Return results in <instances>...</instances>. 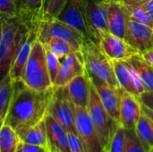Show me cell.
<instances>
[{
  "label": "cell",
  "instance_id": "6da1fadb",
  "mask_svg": "<svg viewBox=\"0 0 153 152\" xmlns=\"http://www.w3.org/2000/svg\"><path fill=\"white\" fill-rule=\"evenodd\" d=\"M53 87L37 91L26 86L21 80L13 81V92L4 121L18 134L36 125L44 119Z\"/></svg>",
  "mask_w": 153,
  "mask_h": 152
},
{
  "label": "cell",
  "instance_id": "7a4b0ae2",
  "mask_svg": "<svg viewBox=\"0 0 153 152\" xmlns=\"http://www.w3.org/2000/svg\"><path fill=\"white\" fill-rule=\"evenodd\" d=\"M21 81L37 91H45L53 87L47 66L46 48L38 39L32 45Z\"/></svg>",
  "mask_w": 153,
  "mask_h": 152
},
{
  "label": "cell",
  "instance_id": "3957f363",
  "mask_svg": "<svg viewBox=\"0 0 153 152\" xmlns=\"http://www.w3.org/2000/svg\"><path fill=\"white\" fill-rule=\"evenodd\" d=\"M31 28L17 17L3 22V37L0 42V82L10 73L14 55L26 33Z\"/></svg>",
  "mask_w": 153,
  "mask_h": 152
},
{
  "label": "cell",
  "instance_id": "277c9868",
  "mask_svg": "<svg viewBox=\"0 0 153 152\" xmlns=\"http://www.w3.org/2000/svg\"><path fill=\"white\" fill-rule=\"evenodd\" d=\"M87 110L100 139L103 152H109L112 138L119 124L107 112L91 82Z\"/></svg>",
  "mask_w": 153,
  "mask_h": 152
},
{
  "label": "cell",
  "instance_id": "5b68a950",
  "mask_svg": "<svg viewBox=\"0 0 153 152\" xmlns=\"http://www.w3.org/2000/svg\"><path fill=\"white\" fill-rule=\"evenodd\" d=\"M81 52L86 73L107 82L115 89L120 88L115 75L113 62L102 52L100 47L91 40H84Z\"/></svg>",
  "mask_w": 153,
  "mask_h": 152
},
{
  "label": "cell",
  "instance_id": "8992f818",
  "mask_svg": "<svg viewBox=\"0 0 153 152\" xmlns=\"http://www.w3.org/2000/svg\"><path fill=\"white\" fill-rule=\"evenodd\" d=\"M51 39H61L72 46L74 51H81L84 41L82 36L74 28L57 19L41 20L37 30V39L45 44Z\"/></svg>",
  "mask_w": 153,
  "mask_h": 152
},
{
  "label": "cell",
  "instance_id": "52a82bcc",
  "mask_svg": "<svg viewBox=\"0 0 153 152\" xmlns=\"http://www.w3.org/2000/svg\"><path fill=\"white\" fill-rule=\"evenodd\" d=\"M74 107L64 87H53L47 113L61 124L68 133H76Z\"/></svg>",
  "mask_w": 153,
  "mask_h": 152
},
{
  "label": "cell",
  "instance_id": "ba28073f",
  "mask_svg": "<svg viewBox=\"0 0 153 152\" xmlns=\"http://www.w3.org/2000/svg\"><path fill=\"white\" fill-rule=\"evenodd\" d=\"M107 3L108 0H84L91 41L98 47H100V32H109Z\"/></svg>",
  "mask_w": 153,
  "mask_h": 152
},
{
  "label": "cell",
  "instance_id": "9c48e42d",
  "mask_svg": "<svg viewBox=\"0 0 153 152\" xmlns=\"http://www.w3.org/2000/svg\"><path fill=\"white\" fill-rule=\"evenodd\" d=\"M74 109L76 133L82 143L85 152H103L87 108L75 106Z\"/></svg>",
  "mask_w": 153,
  "mask_h": 152
},
{
  "label": "cell",
  "instance_id": "30bf717a",
  "mask_svg": "<svg viewBox=\"0 0 153 152\" xmlns=\"http://www.w3.org/2000/svg\"><path fill=\"white\" fill-rule=\"evenodd\" d=\"M56 19L74 28L82 36L84 40H91L85 14L84 0H67Z\"/></svg>",
  "mask_w": 153,
  "mask_h": 152
},
{
  "label": "cell",
  "instance_id": "8fae6325",
  "mask_svg": "<svg viewBox=\"0 0 153 152\" xmlns=\"http://www.w3.org/2000/svg\"><path fill=\"white\" fill-rule=\"evenodd\" d=\"M86 73V72H85ZM91 84L94 86L100 101L109 116L119 124L120 117V94L119 88L115 89L110 86L107 82L100 79L99 77L86 73Z\"/></svg>",
  "mask_w": 153,
  "mask_h": 152
},
{
  "label": "cell",
  "instance_id": "7c38bea8",
  "mask_svg": "<svg viewBox=\"0 0 153 152\" xmlns=\"http://www.w3.org/2000/svg\"><path fill=\"white\" fill-rule=\"evenodd\" d=\"M100 48L111 60H127L139 54L126 39L110 32H100Z\"/></svg>",
  "mask_w": 153,
  "mask_h": 152
},
{
  "label": "cell",
  "instance_id": "4fadbf2b",
  "mask_svg": "<svg viewBox=\"0 0 153 152\" xmlns=\"http://www.w3.org/2000/svg\"><path fill=\"white\" fill-rule=\"evenodd\" d=\"M112 62L120 88L137 98L145 91L138 74L127 60H112Z\"/></svg>",
  "mask_w": 153,
  "mask_h": 152
},
{
  "label": "cell",
  "instance_id": "5bb4252c",
  "mask_svg": "<svg viewBox=\"0 0 153 152\" xmlns=\"http://www.w3.org/2000/svg\"><path fill=\"white\" fill-rule=\"evenodd\" d=\"M139 54L153 49V28L129 16L126 39Z\"/></svg>",
  "mask_w": 153,
  "mask_h": 152
},
{
  "label": "cell",
  "instance_id": "9a60e30c",
  "mask_svg": "<svg viewBox=\"0 0 153 152\" xmlns=\"http://www.w3.org/2000/svg\"><path fill=\"white\" fill-rule=\"evenodd\" d=\"M85 73L83 58L81 51L71 52L61 60L58 73L53 82V87H65L78 75Z\"/></svg>",
  "mask_w": 153,
  "mask_h": 152
},
{
  "label": "cell",
  "instance_id": "2e32d148",
  "mask_svg": "<svg viewBox=\"0 0 153 152\" xmlns=\"http://www.w3.org/2000/svg\"><path fill=\"white\" fill-rule=\"evenodd\" d=\"M120 117L119 125L126 129H134L135 124L142 114V104L138 98L119 88Z\"/></svg>",
  "mask_w": 153,
  "mask_h": 152
},
{
  "label": "cell",
  "instance_id": "e0dca14e",
  "mask_svg": "<svg viewBox=\"0 0 153 152\" xmlns=\"http://www.w3.org/2000/svg\"><path fill=\"white\" fill-rule=\"evenodd\" d=\"M107 9L109 32L126 39L129 15L121 0H108Z\"/></svg>",
  "mask_w": 153,
  "mask_h": 152
},
{
  "label": "cell",
  "instance_id": "ac0fdd59",
  "mask_svg": "<svg viewBox=\"0 0 153 152\" xmlns=\"http://www.w3.org/2000/svg\"><path fill=\"white\" fill-rule=\"evenodd\" d=\"M37 28H31L22 40L13 60L10 69V77L13 81H19L22 78L23 69L30 55L31 47L34 41L37 39Z\"/></svg>",
  "mask_w": 153,
  "mask_h": 152
},
{
  "label": "cell",
  "instance_id": "d6986e66",
  "mask_svg": "<svg viewBox=\"0 0 153 152\" xmlns=\"http://www.w3.org/2000/svg\"><path fill=\"white\" fill-rule=\"evenodd\" d=\"M44 122L50 152H71L66 129L48 113L45 115Z\"/></svg>",
  "mask_w": 153,
  "mask_h": 152
},
{
  "label": "cell",
  "instance_id": "ffe728a7",
  "mask_svg": "<svg viewBox=\"0 0 153 152\" xmlns=\"http://www.w3.org/2000/svg\"><path fill=\"white\" fill-rule=\"evenodd\" d=\"M64 88L75 106L87 108L90 99L91 81L86 73L74 78Z\"/></svg>",
  "mask_w": 153,
  "mask_h": 152
},
{
  "label": "cell",
  "instance_id": "44dd1931",
  "mask_svg": "<svg viewBox=\"0 0 153 152\" xmlns=\"http://www.w3.org/2000/svg\"><path fill=\"white\" fill-rule=\"evenodd\" d=\"M17 18L29 28H37L42 20V0H14Z\"/></svg>",
  "mask_w": 153,
  "mask_h": 152
},
{
  "label": "cell",
  "instance_id": "7402d4cb",
  "mask_svg": "<svg viewBox=\"0 0 153 152\" xmlns=\"http://www.w3.org/2000/svg\"><path fill=\"white\" fill-rule=\"evenodd\" d=\"M138 74L145 91L153 90V66L146 61L141 54H136L127 59Z\"/></svg>",
  "mask_w": 153,
  "mask_h": 152
},
{
  "label": "cell",
  "instance_id": "603a6c76",
  "mask_svg": "<svg viewBox=\"0 0 153 152\" xmlns=\"http://www.w3.org/2000/svg\"><path fill=\"white\" fill-rule=\"evenodd\" d=\"M19 136L21 138L22 142L36 145L41 147L48 152H50L48 134H47V128L44 119L40 121L39 124H37L36 125L20 133Z\"/></svg>",
  "mask_w": 153,
  "mask_h": 152
},
{
  "label": "cell",
  "instance_id": "cb8c5ba5",
  "mask_svg": "<svg viewBox=\"0 0 153 152\" xmlns=\"http://www.w3.org/2000/svg\"><path fill=\"white\" fill-rule=\"evenodd\" d=\"M134 132L146 152L153 147V122L143 111L135 124Z\"/></svg>",
  "mask_w": 153,
  "mask_h": 152
},
{
  "label": "cell",
  "instance_id": "d4e9b609",
  "mask_svg": "<svg viewBox=\"0 0 153 152\" xmlns=\"http://www.w3.org/2000/svg\"><path fill=\"white\" fill-rule=\"evenodd\" d=\"M13 92V80L10 75L0 82V128L4 125Z\"/></svg>",
  "mask_w": 153,
  "mask_h": 152
},
{
  "label": "cell",
  "instance_id": "484cf974",
  "mask_svg": "<svg viewBox=\"0 0 153 152\" xmlns=\"http://www.w3.org/2000/svg\"><path fill=\"white\" fill-rule=\"evenodd\" d=\"M121 2L131 18L153 28V21L142 0H121Z\"/></svg>",
  "mask_w": 153,
  "mask_h": 152
},
{
  "label": "cell",
  "instance_id": "4316f807",
  "mask_svg": "<svg viewBox=\"0 0 153 152\" xmlns=\"http://www.w3.org/2000/svg\"><path fill=\"white\" fill-rule=\"evenodd\" d=\"M22 144L19 134L8 125L0 128V152H16Z\"/></svg>",
  "mask_w": 153,
  "mask_h": 152
},
{
  "label": "cell",
  "instance_id": "83f0119b",
  "mask_svg": "<svg viewBox=\"0 0 153 152\" xmlns=\"http://www.w3.org/2000/svg\"><path fill=\"white\" fill-rule=\"evenodd\" d=\"M43 45L46 49L50 51L60 60H62L71 52H74L70 43L61 39H51Z\"/></svg>",
  "mask_w": 153,
  "mask_h": 152
},
{
  "label": "cell",
  "instance_id": "f1b7e54d",
  "mask_svg": "<svg viewBox=\"0 0 153 152\" xmlns=\"http://www.w3.org/2000/svg\"><path fill=\"white\" fill-rule=\"evenodd\" d=\"M67 0H42V20L56 19Z\"/></svg>",
  "mask_w": 153,
  "mask_h": 152
},
{
  "label": "cell",
  "instance_id": "f546056e",
  "mask_svg": "<svg viewBox=\"0 0 153 152\" xmlns=\"http://www.w3.org/2000/svg\"><path fill=\"white\" fill-rule=\"evenodd\" d=\"M124 152H146L142 142L138 139L134 129H126V142Z\"/></svg>",
  "mask_w": 153,
  "mask_h": 152
},
{
  "label": "cell",
  "instance_id": "4dcf8cb0",
  "mask_svg": "<svg viewBox=\"0 0 153 152\" xmlns=\"http://www.w3.org/2000/svg\"><path fill=\"white\" fill-rule=\"evenodd\" d=\"M126 142V129L119 125L112 138L109 152H124Z\"/></svg>",
  "mask_w": 153,
  "mask_h": 152
},
{
  "label": "cell",
  "instance_id": "1f68e13d",
  "mask_svg": "<svg viewBox=\"0 0 153 152\" xmlns=\"http://www.w3.org/2000/svg\"><path fill=\"white\" fill-rule=\"evenodd\" d=\"M17 16L14 0H0V21L4 22Z\"/></svg>",
  "mask_w": 153,
  "mask_h": 152
},
{
  "label": "cell",
  "instance_id": "d6a6232c",
  "mask_svg": "<svg viewBox=\"0 0 153 152\" xmlns=\"http://www.w3.org/2000/svg\"><path fill=\"white\" fill-rule=\"evenodd\" d=\"M46 58H47L48 71L49 77H50V80H51L52 85H53V82H55L56 77L58 71H59L61 60L59 58H57L54 54H52L48 49H46Z\"/></svg>",
  "mask_w": 153,
  "mask_h": 152
},
{
  "label": "cell",
  "instance_id": "836d02e7",
  "mask_svg": "<svg viewBox=\"0 0 153 152\" xmlns=\"http://www.w3.org/2000/svg\"><path fill=\"white\" fill-rule=\"evenodd\" d=\"M68 138L71 152H85L82 143L76 133H68Z\"/></svg>",
  "mask_w": 153,
  "mask_h": 152
},
{
  "label": "cell",
  "instance_id": "e575fe53",
  "mask_svg": "<svg viewBox=\"0 0 153 152\" xmlns=\"http://www.w3.org/2000/svg\"><path fill=\"white\" fill-rule=\"evenodd\" d=\"M141 104L144 105L148 108L153 111V90L152 91H144L138 97Z\"/></svg>",
  "mask_w": 153,
  "mask_h": 152
},
{
  "label": "cell",
  "instance_id": "d590c367",
  "mask_svg": "<svg viewBox=\"0 0 153 152\" xmlns=\"http://www.w3.org/2000/svg\"><path fill=\"white\" fill-rule=\"evenodd\" d=\"M20 152H45L44 149H42L41 147L36 146V145H32V144H28V143H24L22 142L19 150Z\"/></svg>",
  "mask_w": 153,
  "mask_h": 152
},
{
  "label": "cell",
  "instance_id": "8d00e7d4",
  "mask_svg": "<svg viewBox=\"0 0 153 152\" xmlns=\"http://www.w3.org/2000/svg\"><path fill=\"white\" fill-rule=\"evenodd\" d=\"M150 17L152 18L153 21V0H142Z\"/></svg>",
  "mask_w": 153,
  "mask_h": 152
},
{
  "label": "cell",
  "instance_id": "74e56055",
  "mask_svg": "<svg viewBox=\"0 0 153 152\" xmlns=\"http://www.w3.org/2000/svg\"><path fill=\"white\" fill-rule=\"evenodd\" d=\"M142 56H143V57L146 61H148V62L153 66V49L149 50V51H147V52L142 54Z\"/></svg>",
  "mask_w": 153,
  "mask_h": 152
},
{
  "label": "cell",
  "instance_id": "f35d334b",
  "mask_svg": "<svg viewBox=\"0 0 153 152\" xmlns=\"http://www.w3.org/2000/svg\"><path fill=\"white\" fill-rule=\"evenodd\" d=\"M142 111L144 113V114H146L151 119H152V121L153 122V111L152 110H151L150 108H148L147 107H145L144 105H143L142 104Z\"/></svg>",
  "mask_w": 153,
  "mask_h": 152
},
{
  "label": "cell",
  "instance_id": "ab89813d",
  "mask_svg": "<svg viewBox=\"0 0 153 152\" xmlns=\"http://www.w3.org/2000/svg\"><path fill=\"white\" fill-rule=\"evenodd\" d=\"M3 22H4L0 21V42H1L2 37H3Z\"/></svg>",
  "mask_w": 153,
  "mask_h": 152
},
{
  "label": "cell",
  "instance_id": "60d3db41",
  "mask_svg": "<svg viewBox=\"0 0 153 152\" xmlns=\"http://www.w3.org/2000/svg\"><path fill=\"white\" fill-rule=\"evenodd\" d=\"M147 152H153V147H152V148H151V149H150V150H149Z\"/></svg>",
  "mask_w": 153,
  "mask_h": 152
},
{
  "label": "cell",
  "instance_id": "b9f144b4",
  "mask_svg": "<svg viewBox=\"0 0 153 152\" xmlns=\"http://www.w3.org/2000/svg\"><path fill=\"white\" fill-rule=\"evenodd\" d=\"M16 152H20V151H16Z\"/></svg>",
  "mask_w": 153,
  "mask_h": 152
},
{
  "label": "cell",
  "instance_id": "7bdbcfd3",
  "mask_svg": "<svg viewBox=\"0 0 153 152\" xmlns=\"http://www.w3.org/2000/svg\"><path fill=\"white\" fill-rule=\"evenodd\" d=\"M45 152H48V151H45Z\"/></svg>",
  "mask_w": 153,
  "mask_h": 152
}]
</instances>
